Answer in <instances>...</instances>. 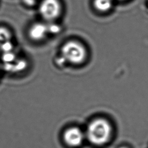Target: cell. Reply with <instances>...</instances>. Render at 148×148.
<instances>
[{
    "instance_id": "obj_1",
    "label": "cell",
    "mask_w": 148,
    "mask_h": 148,
    "mask_svg": "<svg viewBox=\"0 0 148 148\" xmlns=\"http://www.w3.org/2000/svg\"><path fill=\"white\" fill-rule=\"evenodd\" d=\"M112 133L109 123L103 119H97L91 121L87 129V136L91 143L102 145L109 141Z\"/></svg>"
},
{
    "instance_id": "obj_2",
    "label": "cell",
    "mask_w": 148,
    "mask_h": 148,
    "mask_svg": "<svg viewBox=\"0 0 148 148\" xmlns=\"http://www.w3.org/2000/svg\"><path fill=\"white\" fill-rule=\"evenodd\" d=\"M62 58L74 64L82 63L86 57V50L84 46L76 41H69L61 48Z\"/></svg>"
},
{
    "instance_id": "obj_3",
    "label": "cell",
    "mask_w": 148,
    "mask_h": 148,
    "mask_svg": "<svg viewBox=\"0 0 148 148\" xmlns=\"http://www.w3.org/2000/svg\"><path fill=\"white\" fill-rule=\"evenodd\" d=\"M38 12L43 21L51 23L59 17L61 5L58 0H42L38 6Z\"/></svg>"
},
{
    "instance_id": "obj_4",
    "label": "cell",
    "mask_w": 148,
    "mask_h": 148,
    "mask_svg": "<svg viewBox=\"0 0 148 148\" xmlns=\"http://www.w3.org/2000/svg\"><path fill=\"white\" fill-rule=\"evenodd\" d=\"M49 32V25L43 22H35L29 26L28 35L31 40L38 42L43 40Z\"/></svg>"
},
{
    "instance_id": "obj_5",
    "label": "cell",
    "mask_w": 148,
    "mask_h": 148,
    "mask_svg": "<svg viewBox=\"0 0 148 148\" xmlns=\"http://www.w3.org/2000/svg\"><path fill=\"white\" fill-rule=\"evenodd\" d=\"M83 132L77 127H72L66 130L64 135L65 143L71 146H78L80 145L84 139Z\"/></svg>"
},
{
    "instance_id": "obj_6",
    "label": "cell",
    "mask_w": 148,
    "mask_h": 148,
    "mask_svg": "<svg viewBox=\"0 0 148 148\" xmlns=\"http://www.w3.org/2000/svg\"><path fill=\"white\" fill-rule=\"evenodd\" d=\"M13 34L6 27L0 25V46L12 41Z\"/></svg>"
},
{
    "instance_id": "obj_7",
    "label": "cell",
    "mask_w": 148,
    "mask_h": 148,
    "mask_svg": "<svg viewBox=\"0 0 148 148\" xmlns=\"http://www.w3.org/2000/svg\"><path fill=\"white\" fill-rule=\"evenodd\" d=\"M94 5L97 10L102 12L109 10L112 6V0H95Z\"/></svg>"
},
{
    "instance_id": "obj_8",
    "label": "cell",
    "mask_w": 148,
    "mask_h": 148,
    "mask_svg": "<svg viewBox=\"0 0 148 148\" xmlns=\"http://www.w3.org/2000/svg\"><path fill=\"white\" fill-rule=\"evenodd\" d=\"M24 3L28 6H33L36 2V0H24Z\"/></svg>"
},
{
    "instance_id": "obj_9",
    "label": "cell",
    "mask_w": 148,
    "mask_h": 148,
    "mask_svg": "<svg viewBox=\"0 0 148 148\" xmlns=\"http://www.w3.org/2000/svg\"><path fill=\"white\" fill-rule=\"evenodd\" d=\"M120 148H126V147H120Z\"/></svg>"
}]
</instances>
